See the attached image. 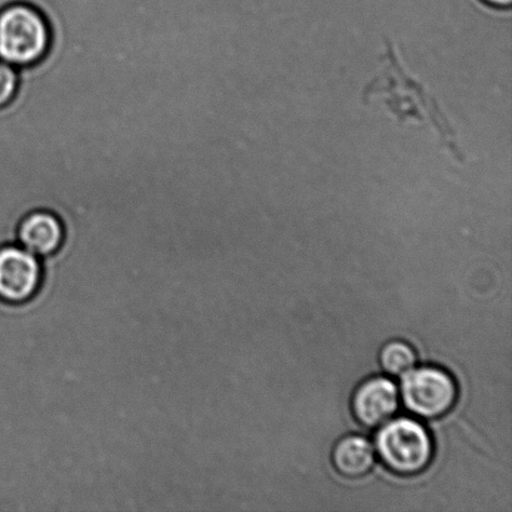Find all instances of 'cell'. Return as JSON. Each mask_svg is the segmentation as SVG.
<instances>
[{
	"label": "cell",
	"instance_id": "obj_7",
	"mask_svg": "<svg viewBox=\"0 0 512 512\" xmlns=\"http://www.w3.org/2000/svg\"><path fill=\"white\" fill-rule=\"evenodd\" d=\"M64 240L62 219L48 209H34L25 214L15 234V243L38 258H50L58 254L63 249Z\"/></svg>",
	"mask_w": 512,
	"mask_h": 512
},
{
	"label": "cell",
	"instance_id": "obj_8",
	"mask_svg": "<svg viewBox=\"0 0 512 512\" xmlns=\"http://www.w3.org/2000/svg\"><path fill=\"white\" fill-rule=\"evenodd\" d=\"M375 449L364 436L349 435L334 446L331 461L336 471L346 479L364 478L375 465Z\"/></svg>",
	"mask_w": 512,
	"mask_h": 512
},
{
	"label": "cell",
	"instance_id": "obj_5",
	"mask_svg": "<svg viewBox=\"0 0 512 512\" xmlns=\"http://www.w3.org/2000/svg\"><path fill=\"white\" fill-rule=\"evenodd\" d=\"M43 283V265L37 255L18 243L0 245V301L22 305L35 298Z\"/></svg>",
	"mask_w": 512,
	"mask_h": 512
},
{
	"label": "cell",
	"instance_id": "obj_9",
	"mask_svg": "<svg viewBox=\"0 0 512 512\" xmlns=\"http://www.w3.org/2000/svg\"><path fill=\"white\" fill-rule=\"evenodd\" d=\"M380 365L386 374L403 378L415 368L418 356L415 350L405 341L394 340L385 344L380 351Z\"/></svg>",
	"mask_w": 512,
	"mask_h": 512
},
{
	"label": "cell",
	"instance_id": "obj_4",
	"mask_svg": "<svg viewBox=\"0 0 512 512\" xmlns=\"http://www.w3.org/2000/svg\"><path fill=\"white\" fill-rule=\"evenodd\" d=\"M453 376L436 366H423L404 375L401 398L405 408L420 419L436 420L453 410L458 400Z\"/></svg>",
	"mask_w": 512,
	"mask_h": 512
},
{
	"label": "cell",
	"instance_id": "obj_11",
	"mask_svg": "<svg viewBox=\"0 0 512 512\" xmlns=\"http://www.w3.org/2000/svg\"><path fill=\"white\" fill-rule=\"evenodd\" d=\"M481 3L488 5V7L498 10L509 9L512 0H480Z\"/></svg>",
	"mask_w": 512,
	"mask_h": 512
},
{
	"label": "cell",
	"instance_id": "obj_2",
	"mask_svg": "<svg viewBox=\"0 0 512 512\" xmlns=\"http://www.w3.org/2000/svg\"><path fill=\"white\" fill-rule=\"evenodd\" d=\"M52 44V29L42 10L27 2L0 8V60L20 69L40 62Z\"/></svg>",
	"mask_w": 512,
	"mask_h": 512
},
{
	"label": "cell",
	"instance_id": "obj_10",
	"mask_svg": "<svg viewBox=\"0 0 512 512\" xmlns=\"http://www.w3.org/2000/svg\"><path fill=\"white\" fill-rule=\"evenodd\" d=\"M18 87L19 70L0 60V108L12 102Z\"/></svg>",
	"mask_w": 512,
	"mask_h": 512
},
{
	"label": "cell",
	"instance_id": "obj_3",
	"mask_svg": "<svg viewBox=\"0 0 512 512\" xmlns=\"http://www.w3.org/2000/svg\"><path fill=\"white\" fill-rule=\"evenodd\" d=\"M379 429L375 448L386 469L404 478L428 469L434 458V444L423 424L414 419L399 418Z\"/></svg>",
	"mask_w": 512,
	"mask_h": 512
},
{
	"label": "cell",
	"instance_id": "obj_6",
	"mask_svg": "<svg viewBox=\"0 0 512 512\" xmlns=\"http://www.w3.org/2000/svg\"><path fill=\"white\" fill-rule=\"evenodd\" d=\"M398 386L388 378L376 376L365 380L355 390L351 410L356 421L365 429H379L389 423L399 410Z\"/></svg>",
	"mask_w": 512,
	"mask_h": 512
},
{
	"label": "cell",
	"instance_id": "obj_1",
	"mask_svg": "<svg viewBox=\"0 0 512 512\" xmlns=\"http://www.w3.org/2000/svg\"><path fill=\"white\" fill-rule=\"evenodd\" d=\"M370 98L383 99L390 112L400 122L413 119L415 122L429 123L438 133L444 148L448 149L456 160L463 162L464 154L459 148L455 130L451 127L449 119L424 85L406 73L396 55L394 45L390 42H386L380 72L364 89L365 102Z\"/></svg>",
	"mask_w": 512,
	"mask_h": 512
}]
</instances>
